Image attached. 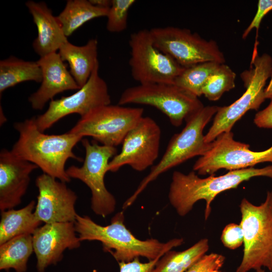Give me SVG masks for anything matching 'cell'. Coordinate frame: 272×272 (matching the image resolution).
I'll return each mask as SVG.
<instances>
[{
    "label": "cell",
    "mask_w": 272,
    "mask_h": 272,
    "mask_svg": "<svg viewBox=\"0 0 272 272\" xmlns=\"http://www.w3.org/2000/svg\"><path fill=\"white\" fill-rule=\"evenodd\" d=\"M256 272H265V271L262 268H259L256 270Z\"/></svg>",
    "instance_id": "obj_37"
},
{
    "label": "cell",
    "mask_w": 272,
    "mask_h": 272,
    "mask_svg": "<svg viewBox=\"0 0 272 272\" xmlns=\"http://www.w3.org/2000/svg\"><path fill=\"white\" fill-rule=\"evenodd\" d=\"M263 162L272 163V146L264 151H252L249 144L235 141L231 131L212 142L210 150L194 163L193 171L198 175H213L221 169L240 170Z\"/></svg>",
    "instance_id": "obj_12"
},
{
    "label": "cell",
    "mask_w": 272,
    "mask_h": 272,
    "mask_svg": "<svg viewBox=\"0 0 272 272\" xmlns=\"http://www.w3.org/2000/svg\"><path fill=\"white\" fill-rule=\"evenodd\" d=\"M74 225L81 241L100 242L103 250L110 253L118 262H129L140 257L153 260L183 242L182 238H174L166 243L154 238L138 239L125 227L123 212L117 213L106 226L97 224L87 216L78 214Z\"/></svg>",
    "instance_id": "obj_1"
},
{
    "label": "cell",
    "mask_w": 272,
    "mask_h": 272,
    "mask_svg": "<svg viewBox=\"0 0 272 272\" xmlns=\"http://www.w3.org/2000/svg\"><path fill=\"white\" fill-rule=\"evenodd\" d=\"M41 83L42 72L37 61H25L14 56L0 61V94L26 81Z\"/></svg>",
    "instance_id": "obj_22"
},
{
    "label": "cell",
    "mask_w": 272,
    "mask_h": 272,
    "mask_svg": "<svg viewBox=\"0 0 272 272\" xmlns=\"http://www.w3.org/2000/svg\"><path fill=\"white\" fill-rule=\"evenodd\" d=\"M37 61L41 70L42 81L39 89L28 98L33 109L42 110L57 94L80 88L58 53L40 57Z\"/></svg>",
    "instance_id": "obj_18"
},
{
    "label": "cell",
    "mask_w": 272,
    "mask_h": 272,
    "mask_svg": "<svg viewBox=\"0 0 272 272\" xmlns=\"http://www.w3.org/2000/svg\"><path fill=\"white\" fill-rule=\"evenodd\" d=\"M266 199L267 200L272 213V190L267 193Z\"/></svg>",
    "instance_id": "obj_36"
},
{
    "label": "cell",
    "mask_w": 272,
    "mask_h": 272,
    "mask_svg": "<svg viewBox=\"0 0 272 272\" xmlns=\"http://www.w3.org/2000/svg\"><path fill=\"white\" fill-rule=\"evenodd\" d=\"M77 234L74 222L45 223L38 227L32 234L38 271L44 272L59 262L66 249L79 247L81 241Z\"/></svg>",
    "instance_id": "obj_16"
},
{
    "label": "cell",
    "mask_w": 272,
    "mask_h": 272,
    "mask_svg": "<svg viewBox=\"0 0 272 272\" xmlns=\"http://www.w3.org/2000/svg\"><path fill=\"white\" fill-rule=\"evenodd\" d=\"M270 100L269 105L255 115L253 122L258 127L272 129V98Z\"/></svg>",
    "instance_id": "obj_33"
},
{
    "label": "cell",
    "mask_w": 272,
    "mask_h": 272,
    "mask_svg": "<svg viewBox=\"0 0 272 272\" xmlns=\"http://www.w3.org/2000/svg\"><path fill=\"white\" fill-rule=\"evenodd\" d=\"M209 249V240L203 238L182 251L166 252L157 261L155 272H185Z\"/></svg>",
    "instance_id": "obj_25"
},
{
    "label": "cell",
    "mask_w": 272,
    "mask_h": 272,
    "mask_svg": "<svg viewBox=\"0 0 272 272\" xmlns=\"http://www.w3.org/2000/svg\"><path fill=\"white\" fill-rule=\"evenodd\" d=\"M236 74L227 65L220 64L209 77L202 90V95L211 101L219 100L223 94L235 86Z\"/></svg>",
    "instance_id": "obj_27"
},
{
    "label": "cell",
    "mask_w": 272,
    "mask_h": 272,
    "mask_svg": "<svg viewBox=\"0 0 272 272\" xmlns=\"http://www.w3.org/2000/svg\"><path fill=\"white\" fill-rule=\"evenodd\" d=\"M161 135L157 122L143 116L125 137L120 152L109 163L108 171L116 172L125 165L142 171L152 166L159 156Z\"/></svg>",
    "instance_id": "obj_14"
},
{
    "label": "cell",
    "mask_w": 272,
    "mask_h": 272,
    "mask_svg": "<svg viewBox=\"0 0 272 272\" xmlns=\"http://www.w3.org/2000/svg\"><path fill=\"white\" fill-rule=\"evenodd\" d=\"M109 9L100 8L87 0H68L63 11L57 16L66 37L92 19L106 17Z\"/></svg>",
    "instance_id": "obj_23"
},
{
    "label": "cell",
    "mask_w": 272,
    "mask_h": 272,
    "mask_svg": "<svg viewBox=\"0 0 272 272\" xmlns=\"http://www.w3.org/2000/svg\"><path fill=\"white\" fill-rule=\"evenodd\" d=\"M251 64L250 69L241 75L245 92L230 105L219 107L212 125L205 135L206 143L213 142L223 132L231 131L235 123L248 111L258 110L266 99L264 86L271 75L272 58L266 53L259 56L257 50L254 51Z\"/></svg>",
    "instance_id": "obj_5"
},
{
    "label": "cell",
    "mask_w": 272,
    "mask_h": 272,
    "mask_svg": "<svg viewBox=\"0 0 272 272\" xmlns=\"http://www.w3.org/2000/svg\"><path fill=\"white\" fill-rule=\"evenodd\" d=\"M34 251L31 234L15 237L0 245V269H14L25 272L29 257Z\"/></svg>",
    "instance_id": "obj_24"
},
{
    "label": "cell",
    "mask_w": 272,
    "mask_h": 272,
    "mask_svg": "<svg viewBox=\"0 0 272 272\" xmlns=\"http://www.w3.org/2000/svg\"><path fill=\"white\" fill-rule=\"evenodd\" d=\"M271 272H272V271H271Z\"/></svg>",
    "instance_id": "obj_38"
},
{
    "label": "cell",
    "mask_w": 272,
    "mask_h": 272,
    "mask_svg": "<svg viewBox=\"0 0 272 272\" xmlns=\"http://www.w3.org/2000/svg\"><path fill=\"white\" fill-rule=\"evenodd\" d=\"M240 209L244 250L236 272H248L262 267L272 271V213L267 200L257 206L244 198Z\"/></svg>",
    "instance_id": "obj_6"
},
{
    "label": "cell",
    "mask_w": 272,
    "mask_h": 272,
    "mask_svg": "<svg viewBox=\"0 0 272 272\" xmlns=\"http://www.w3.org/2000/svg\"><path fill=\"white\" fill-rule=\"evenodd\" d=\"M224 245L230 249H235L244 242V235L240 224L231 223L225 226L221 237Z\"/></svg>",
    "instance_id": "obj_30"
},
{
    "label": "cell",
    "mask_w": 272,
    "mask_h": 272,
    "mask_svg": "<svg viewBox=\"0 0 272 272\" xmlns=\"http://www.w3.org/2000/svg\"><path fill=\"white\" fill-rule=\"evenodd\" d=\"M97 49V40L93 38L83 46H77L67 41L58 50L62 60L68 63L69 71L80 88L87 82L99 63Z\"/></svg>",
    "instance_id": "obj_20"
},
{
    "label": "cell",
    "mask_w": 272,
    "mask_h": 272,
    "mask_svg": "<svg viewBox=\"0 0 272 272\" xmlns=\"http://www.w3.org/2000/svg\"><path fill=\"white\" fill-rule=\"evenodd\" d=\"M225 257L222 254L211 253L205 254L186 272H212L219 270L224 263Z\"/></svg>",
    "instance_id": "obj_29"
},
{
    "label": "cell",
    "mask_w": 272,
    "mask_h": 272,
    "mask_svg": "<svg viewBox=\"0 0 272 272\" xmlns=\"http://www.w3.org/2000/svg\"><path fill=\"white\" fill-rule=\"evenodd\" d=\"M26 6L37 28V36L32 44L35 52L40 57L56 52L69 41L57 17L44 2L30 0Z\"/></svg>",
    "instance_id": "obj_19"
},
{
    "label": "cell",
    "mask_w": 272,
    "mask_h": 272,
    "mask_svg": "<svg viewBox=\"0 0 272 272\" xmlns=\"http://www.w3.org/2000/svg\"><path fill=\"white\" fill-rule=\"evenodd\" d=\"M150 32L156 47L184 67L208 61L225 62L215 41L205 40L190 30L166 26L153 28Z\"/></svg>",
    "instance_id": "obj_11"
},
{
    "label": "cell",
    "mask_w": 272,
    "mask_h": 272,
    "mask_svg": "<svg viewBox=\"0 0 272 272\" xmlns=\"http://www.w3.org/2000/svg\"><path fill=\"white\" fill-rule=\"evenodd\" d=\"M160 257L148 262H141L139 258L129 262H119L120 272H155V266Z\"/></svg>",
    "instance_id": "obj_32"
},
{
    "label": "cell",
    "mask_w": 272,
    "mask_h": 272,
    "mask_svg": "<svg viewBox=\"0 0 272 272\" xmlns=\"http://www.w3.org/2000/svg\"><path fill=\"white\" fill-rule=\"evenodd\" d=\"M99 63L87 82L77 92L70 96L51 100L46 111L35 117L39 130L44 132L70 114L77 113L82 117L96 108L110 104L108 86L99 76Z\"/></svg>",
    "instance_id": "obj_13"
},
{
    "label": "cell",
    "mask_w": 272,
    "mask_h": 272,
    "mask_svg": "<svg viewBox=\"0 0 272 272\" xmlns=\"http://www.w3.org/2000/svg\"><path fill=\"white\" fill-rule=\"evenodd\" d=\"M38 167L17 156L12 150L0 152V210L20 205L28 189L31 173Z\"/></svg>",
    "instance_id": "obj_17"
},
{
    "label": "cell",
    "mask_w": 272,
    "mask_h": 272,
    "mask_svg": "<svg viewBox=\"0 0 272 272\" xmlns=\"http://www.w3.org/2000/svg\"><path fill=\"white\" fill-rule=\"evenodd\" d=\"M136 104L154 107L176 127L195 115L203 107L198 97L174 84H139L122 93L118 105Z\"/></svg>",
    "instance_id": "obj_7"
},
{
    "label": "cell",
    "mask_w": 272,
    "mask_h": 272,
    "mask_svg": "<svg viewBox=\"0 0 272 272\" xmlns=\"http://www.w3.org/2000/svg\"><path fill=\"white\" fill-rule=\"evenodd\" d=\"M272 10V0H259L256 13L250 24L244 30L242 38L245 39L253 29H255L257 35L261 22L264 16Z\"/></svg>",
    "instance_id": "obj_31"
},
{
    "label": "cell",
    "mask_w": 272,
    "mask_h": 272,
    "mask_svg": "<svg viewBox=\"0 0 272 272\" xmlns=\"http://www.w3.org/2000/svg\"><path fill=\"white\" fill-rule=\"evenodd\" d=\"M85 150V157L81 167L72 165L66 171L71 178L83 182L91 192V207L93 212L103 217L115 211L116 201L107 190L104 177L110 159L117 154L115 147L100 145L96 141H81Z\"/></svg>",
    "instance_id": "obj_8"
},
{
    "label": "cell",
    "mask_w": 272,
    "mask_h": 272,
    "mask_svg": "<svg viewBox=\"0 0 272 272\" xmlns=\"http://www.w3.org/2000/svg\"><path fill=\"white\" fill-rule=\"evenodd\" d=\"M135 3L134 0H111L107 15V30L112 33H119L127 28L128 13Z\"/></svg>",
    "instance_id": "obj_28"
},
{
    "label": "cell",
    "mask_w": 272,
    "mask_h": 272,
    "mask_svg": "<svg viewBox=\"0 0 272 272\" xmlns=\"http://www.w3.org/2000/svg\"><path fill=\"white\" fill-rule=\"evenodd\" d=\"M128 43L131 76L140 84H174L184 69L156 47L150 30L144 29L131 33Z\"/></svg>",
    "instance_id": "obj_10"
},
{
    "label": "cell",
    "mask_w": 272,
    "mask_h": 272,
    "mask_svg": "<svg viewBox=\"0 0 272 272\" xmlns=\"http://www.w3.org/2000/svg\"><path fill=\"white\" fill-rule=\"evenodd\" d=\"M36 203L31 201L24 208L1 212L0 245L22 235H32L42 223L35 216Z\"/></svg>",
    "instance_id": "obj_21"
},
{
    "label": "cell",
    "mask_w": 272,
    "mask_h": 272,
    "mask_svg": "<svg viewBox=\"0 0 272 272\" xmlns=\"http://www.w3.org/2000/svg\"><path fill=\"white\" fill-rule=\"evenodd\" d=\"M220 64L208 61L184 67L175 79L174 84L198 97L202 95L203 87L208 79Z\"/></svg>",
    "instance_id": "obj_26"
},
{
    "label": "cell",
    "mask_w": 272,
    "mask_h": 272,
    "mask_svg": "<svg viewBox=\"0 0 272 272\" xmlns=\"http://www.w3.org/2000/svg\"><path fill=\"white\" fill-rule=\"evenodd\" d=\"M19 138L12 151L17 156L36 165L43 173L65 183L71 181L65 165L72 158L83 160L73 152L83 138L69 131L61 134H47L38 128L35 117L14 123Z\"/></svg>",
    "instance_id": "obj_2"
},
{
    "label": "cell",
    "mask_w": 272,
    "mask_h": 272,
    "mask_svg": "<svg viewBox=\"0 0 272 272\" xmlns=\"http://www.w3.org/2000/svg\"><path fill=\"white\" fill-rule=\"evenodd\" d=\"M264 95L265 99L272 98V70L271 73V79L270 81L264 89Z\"/></svg>",
    "instance_id": "obj_35"
},
{
    "label": "cell",
    "mask_w": 272,
    "mask_h": 272,
    "mask_svg": "<svg viewBox=\"0 0 272 272\" xmlns=\"http://www.w3.org/2000/svg\"><path fill=\"white\" fill-rule=\"evenodd\" d=\"M65 183L43 173L37 176L38 194L34 214L42 223L75 222L77 195Z\"/></svg>",
    "instance_id": "obj_15"
},
{
    "label": "cell",
    "mask_w": 272,
    "mask_h": 272,
    "mask_svg": "<svg viewBox=\"0 0 272 272\" xmlns=\"http://www.w3.org/2000/svg\"><path fill=\"white\" fill-rule=\"evenodd\" d=\"M143 113L142 108L104 105L81 117L69 131L83 138L92 137L102 145L115 147L122 144Z\"/></svg>",
    "instance_id": "obj_9"
},
{
    "label": "cell",
    "mask_w": 272,
    "mask_h": 272,
    "mask_svg": "<svg viewBox=\"0 0 272 272\" xmlns=\"http://www.w3.org/2000/svg\"><path fill=\"white\" fill-rule=\"evenodd\" d=\"M94 6L103 9H109L111 5V0H89Z\"/></svg>",
    "instance_id": "obj_34"
},
{
    "label": "cell",
    "mask_w": 272,
    "mask_h": 272,
    "mask_svg": "<svg viewBox=\"0 0 272 272\" xmlns=\"http://www.w3.org/2000/svg\"><path fill=\"white\" fill-rule=\"evenodd\" d=\"M219 106H204L186 122L184 128L170 140L160 161L152 167L133 194L124 202L122 209L130 206L148 185L173 167L197 156H202L211 148L212 142L205 141L203 130L216 114Z\"/></svg>",
    "instance_id": "obj_4"
},
{
    "label": "cell",
    "mask_w": 272,
    "mask_h": 272,
    "mask_svg": "<svg viewBox=\"0 0 272 272\" xmlns=\"http://www.w3.org/2000/svg\"><path fill=\"white\" fill-rule=\"evenodd\" d=\"M272 178V165L261 168L250 167L229 171L224 175L214 174L202 178L194 171L188 174L175 171L172 176L168 193L171 206L180 216L186 215L199 200L206 201L205 219L211 212V203L216 196L227 190L236 188L241 183L255 177Z\"/></svg>",
    "instance_id": "obj_3"
}]
</instances>
